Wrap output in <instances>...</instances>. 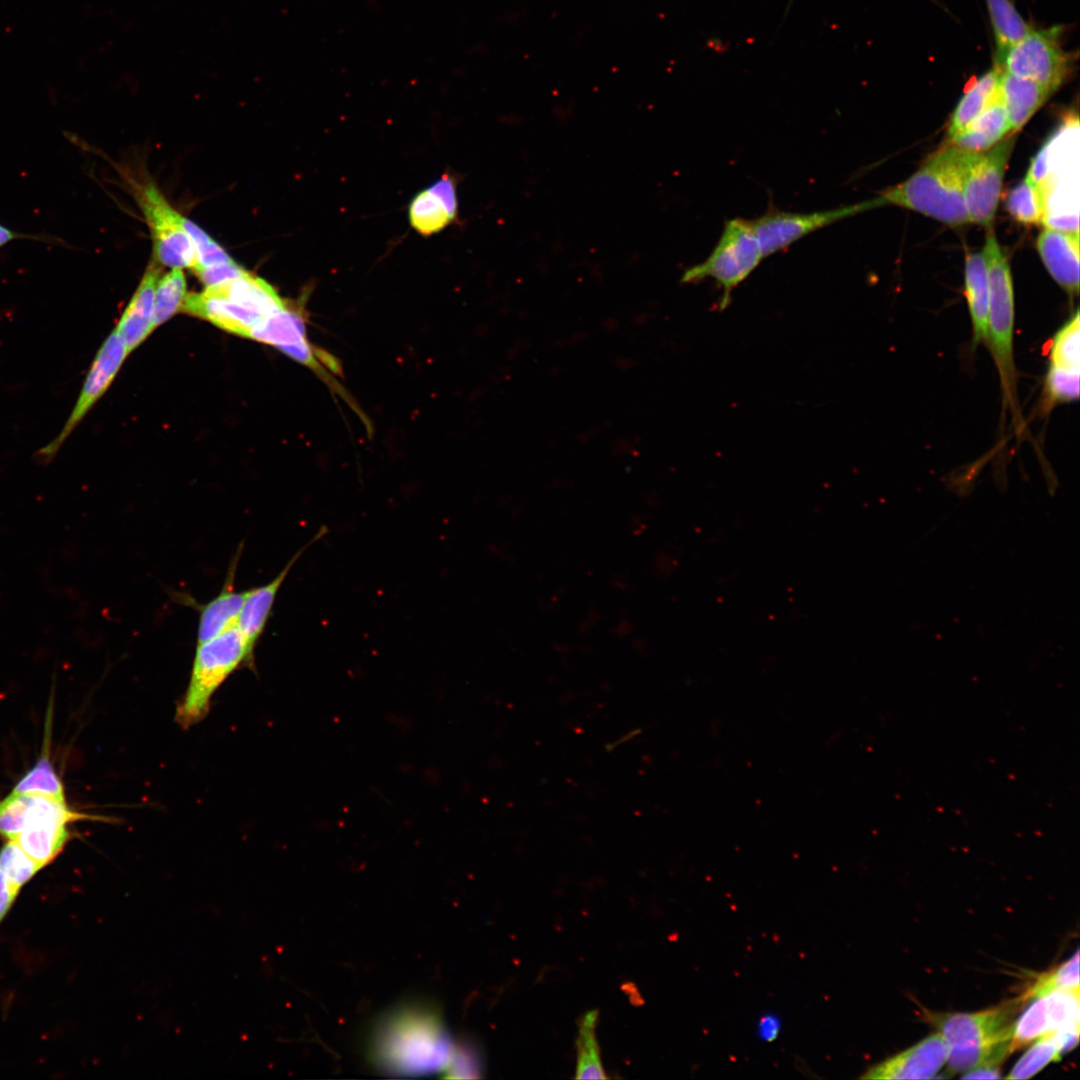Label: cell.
<instances>
[{"label":"cell","mask_w":1080,"mask_h":1080,"mask_svg":"<svg viewBox=\"0 0 1080 1080\" xmlns=\"http://www.w3.org/2000/svg\"><path fill=\"white\" fill-rule=\"evenodd\" d=\"M1034 999L1012 1026L1009 1041L1011 1053L1050 1033L1046 999L1044 996Z\"/></svg>","instance_id":"31"},{"label":"cell","mask_w":1080,"mask_h":1080,"mask_svg":"<svg viewBox=\"0 0 1080 1080\" xmlns=\"http://www.w3.org/2000/svg\"><path fill=\"white\" fill-rule=\"evenodd\" d=\"M19 891L20 890L13 887L0 872V923L12 908Z\"/></svg>","instance_id":"41"},{"label":"cell","mask_w":1080,"mask_h":1080,"mask_svg":"<svg viewBox=\"0 0 1080 1080\" xmlns=\"http://www.w3.org/2000/svg\"><path fill=\"white\" fill-rule=\"evenodd\" d=\"M1079 989V952L1051 971L1042 974L1027 991L1024 999L1047 995L1055 990Z\"/></svg>","instance_id":"35"},{"label":"cell","mask_w":1080,"mask_h":1080,"mask_svg":"<svg viewBox=\"0 0 1080 1080\" xmlns=\"http://www.w3.org/2000/svg\"><path fill=\"white\" fill-rule=\"evenodd\" d=\"M129 354L124 341L113 330L100 346L84 380L79 397L58 435L40 448L35 457L46 464L54 459L64 442L107 391Z\"/></svg>","instance_id":"8"},{"label":"cell","mask_w":1080,"mask_h":1080,"mask_svg":"<svg viewBox=\"0 0 1080 1080\" xmlns=\"http://www.w3.org/2000/svg\"><path fill=\"white\" fill-rule=\"evenodd\" d=\"M458 216L457 177L450 170L415 194L408 205L409 224L423 237L443 231Z\"/></svg>","instance_id":"12"},{"label":"cell","mask_w":1080,"mask_h":1080,"mask_svg":"<svg viewBox=\"0 0 1080 1080\" xmlns=\"http://www.w3.org/2000/svg\"><path fill=\"white\" fill-rule=\"evenodd\" d=\"M965 296L973 331L974 346L988 339L989 278L983 252L966 255L964 268Z\"/></svg>","instance_id":"22"},{"label":"cell","mask_w":1080,"mask_h":1080,"mask_svg":"<svg viewBox=\"0 0 1080 1080\" xmlns=\"http://www.w3.org/2000/svg\"><path fill=\"white\" fill-rule=\"evenodd\" d=\"M597 1011L587 1012L579 1021L577 1047V1079H605L596 1038Z\"/></svg>","instance_id":"26"},{"label":"cell","mask_w":1080,"mask_h":1080,"mask_svg":"<svg viewBox=\"0 0 1080 1080\" xmlns=\"http://www.w3.org/2000/svg\"><path fill=\"white\" fill-rule=\"evenodd\" d=\"M310 290L305 289L298 300H290L286 307L263 318L251 330L248 338L274 346L279 351L309 340L305 306Z\"/></svg>","instance_id":"19"},{"label":"cell","mask_w":1080,"mask_h":1080,"mask_svg":"<svg viewBox=\"0 0 1080 1080\" xmlns=\"http://www.w3.org/2000/svg\"><path fill=\"white\" fill-rule=\"evenodd\" d=\"M210 287H215L229 299L263 317L283 309L290 301L282 298L267 281L249 272L236 279Z\"/></svg>","instance_id":"23"},{"label":"cell","mask_w":1080,"mask_h":1080,"mask_svg":"<svg viewBox=\"0 0 1080 1080\" xmlns=\"http://www.w3.org/2000/svg\"><path fill=\"white\" fill-rule=\"evenodd\" d=\"M867 210V201L809 213L771 209L751 223L765 258L819 229Z\"/></svg>","instance_id":"11"},{"label":"cell","mask_w":1080,"mask_h":1080,"mask_svg":"<svg viewBox=\"0 0 1080 1080\" xmlns=\"http://www.w3.org/2000/svg\"><path fill=\"white\" fill-rule=\"evenodd\" d=\"M762 251L751 220L732 218L725 222L721 236L708 257L683 273L682 283L712 279L721 290L719 311L731 302L732 291L758 267Z\"/></svg>","instance_id":"4"},{"label":"cell","mask_w":1080,"mask_h":1080,"mask_svg":"<svg viewBox=\"0 0 1080 1080\" xmlns=\"http://www.w3.org/2000/svg\"><path fill=\"white\" fill-rule=\"evenodd\" d=\"M780 1029V1022L777 1017L768 1015L760 1019L759 1022V1035L766 1041L774 1040Z\"/></svg>","instance_id":"43"},{"label":"cell","mask_w":1080,"mask_h":1080,"mask_svg":"<svg viewBox=\"0 0 1080 1080\" xmlns=\"http://www.w3.org/2000/svg\"><path fill=\"white\" fill-rule=\"evenodd\" d=\"M183 226L195 249L196 263L193 267L194 271L233 261L222 246L194 222L184 216Z\"/></svg>","instance_id":"36"},{"label":"cell","mask_w":1080,"mask_h":1080,"mask_svg":"<svg viewBox=\"0 0 1080 1080\" xmlns=\"http://www.w3.org/2000/svg\"><path fill=\"white\" fill-rule=\"evenodd\" d=\"M1079 324V311L1076 310L1054 335L1049 347L1048 366L1080 371Z\"/></svg>","instance_id":"30"},{"label":"cell","mask_w":1080,"mask_h":1080,"mask_svg":"<svg viewBox=\"0 0 1080 1080\" xmlns=\"http://www.w3.org/2000/svg\"><path fill=\"white\" fill-rule=\"evenodd\" d=\"M42 867L16 840H8L0 850V872L16 889L26 885Z\"/></svg>","instance_id":"33"},{"label":"cell","mask_w":1080,"mask_h":1080,"mask_svg":"<svg viewBox=\"0 0 1080 1080\" xmlns=\"http://www.w3.org/2000/svg\"><path fill=\"white\" fill-rule=\"evenodd\" d=\"M30 795L12 793L0 800V837L16 840L25 827Z\"/></svg>","instance_id":"38"},{"label":"cell","mask_w":1080,"mask_h":1080,"mask_svg":"<svg viewBox=\"0 0 1080 1080\" xmlns=\"http://www.w3.org/2000/svg\"><path fill=\"white\" fill-rule=\"evenodd\" d=\"M1044 997L1050 1032L1079 1027V989L1055 990Z\"/></svg>","instance_id":"34"},{"label":"cell","mask_w":1080,"mask_h":1080,"mask_svg":"<svg viewBox=\"0 0 1080 1080\" xmlns=\"http://www.w3.org/2000/svg\"><path fill=\"white\" fill-rule=\"evenodd\" d=\"M207 320L229 333L248 338L251 330L265 317L229 299L215 287L187 294L181 310Z\"/></svg>","instance_id":"15"},{"label":"cell","mask_w":1080,"mask_h":1080,"mask_svg":"<svg viewBox=\"0 0 1080 1080\" xmlns=\"http://www.w3.org/2000/svg\"><path fill=\"white\" fill-rule=\"evenodd\" d=\"M1052 93L1035 81L1001 71L998 94L1005 107L1011 133L1020 130Z\"/></svg>","instance_id":"20"},{"label":"cell","mask_w":1080,"mask_h":1080,"mask_svg":"<svg viewBox=\"0 0 1080 1080\" xmlns=\"http://www.w3.org/2000/svg\"><path fill=\"white\" fill-rule=\"evenodd\" d=\"M328 532L326 526L318 532L287 562L284 568L268 583L248 590L240 610L236 627L243 637L247 648L254 655L256 645L263 634L272 614L277 593L300 556Z\"/></svg>","instance_id":"14"},{"label":"cell","mask_w":1080,"mask_h":1080,"mask_svg":"<svg viewBox=\"0 0 1080 1080\" xmlns=\"http://www.w3.org/2000/svg\"><path fill=\"white\" fill-rule=\"evenodd\" d=\"M974 154L951 143L945 145L904 182L868 200L870 208L896 205L949 226L969 222L964 183Z\"/></svg>","instance_id":"1"},{"label":"cell","mask_w":1080,"mask_h":1080,"mask_svg":"<svg viewBox=\"0 0 1080 1080\" xmlns=\"http://www.w3.org/2000/svg\"><path fill=\"white\" fill-rule=\"evenodd\" d=\"M137 198L150 228L153 256L157 262L172 269H193L196 263L195 249L183 226V216L171 207L152 183L143 185Z\"/></svg>","instance_id":"10"},{"label":"cell","mask_w":1080,"mask_h":1080,"mask_svg":"<svg viewBox=\"0 0 1080 1080\" xmlns=\"http://www.w3.org/2000/svg\"><path fill=\"white\" fill-rule=\"evenodd\" d=\"M246 272L247 271L239 266L234 260L225 264L202 268L195 271L206 287L236 279L243 276Z\"/></svg>","instance_id":"39"},{"label":"cell","mask_w":1080,"mask_h":1080,"mask_svg":"<svg viewBox=\"0 0 1080 1080\" xmlns=\"http://www.w3.org/2000/svg\"><path fill=\"white\" fill-rule=\"evenodd\" d=\"M1039 255L1052 278L1070 296L1079 292V231L1046 227L1037 238Z\"/></svg>","instance_id":"16"},{"label":"cell","mask_w":1080,"mask_h":1080,"mask_svg":"<svg viewBox=\"0 0 1080 1080\" xmlns=\"http://www.w3.org/2000/svg\"><path fill=\"white\" fill-rule=\"evenodd\" d=\"M159 276L157 263H151L115 328L129 353L153 331V306Z\"/></svg>","instance_id":"18"},{"label":"cell","mask_w":1080,"mask_h":1080,"mask_svg":"<svg viewBox=\"0 0 1080 1080\" xmlns=\"http://www.w3.org/2000/svg\"><path fill=\"white\" fill-rule=\"evenodd\" d=\"M1017 1001L973 1013L928 1014L948 1045L947 1071L964 1073L984 1062L1002 1063L1011 1054L1009 1041Z\"/></svg>","instance_id":"2"},{"label":"cell","mask_w":1080,"mask_h":1080,"mask_svg":"<svg viewBox=\"0 0 1080 1080\" xmlns=\"http://www.w3.org/2000/svg\"><path fill=\"white\" fill-rule=\"evenodd\" d=\"M1057 31L1033 29L998 56L997 67L1012 75L1035 81L1054 92L1071 70V60L1061 48Z\"/></svg>","instance_id":"7"},{"label":"cell","mask_w":1080,"mask_h":1080,"mask_svg":"<svg viewBox=\"0 0 1080 1080\" xmlns=\"http://www.w3.org/2000/svg\"><path fill=\"white\" fill-rule=\"evenodd\" d=\"M997 44V55L1017 43L1032 29L1011 0H986Z\"/></svg>","instance_id":"27"},{"label":"cell","mask_w":1080,"mask_h":1080,"mask_svg":"<svg viewBox=\"0 0 1080 1080\" xmlns=\"http://www.w3.org/2000/svg\"><path fill=\"white\" fill-rule=\"evenodd\" d=\"M1000 69L989 70L969 87L956 105L947 129L950 140L964 130L990 104L998 93Z\"/></svg>","instance_id":"24"},{"label":"cell","mask_w":1080,"mask_h":1080,"mask_svg":"<svg viewBox=\"0 0 1080 1080\" xmlns=\"http://www.w3.org/2000/svg\"><path fill=\"white\" fill-rule=\"evenodd\" d=\"M1011 133L1005 107L997 93L996 97L964 130L949 141L956 147L979 153L988 150Z\"/></svg>","instance_id":"21"},{"label":"cell","mask_w":1080,"mask_h":1080,"mask_svg":"<svg viewBox=\"0 0 1080 1080\" xmlns=\"http://www.w3.org/2000/svg\"><path fill=\"white\" fill-rule=\"evenodd\" d=\"M1079 370L1060 369L1048 366L1044 396L1047 406L1075 401L1079 397Z\"/></svg>","instance_id":"37"},{"label":"cell","mask_w":1080,"mask_h":1080,"mask_svg":"<svg viewBox=\"0 0 1080 1080\" xmlns=\"http://www.w3.org/2000/svg\"><path fill=\"white\" fill-rule=\"evenodd\" d=\"M1015 140V135L1010 134L988 150L974 154L964 183L969 222L991 229Z\"/></svg>","instance_id":"9"},{"label":"cell","mask_w":1080,"mask_h":1080,"mask_svg":"<svg viewBox=\"0 0 1080 1080\" xmlns=\"http://www.w3.org/2000/svg\"><path fill=\"white\" fill-rule=\"evenodd\" d=\"M989 278L988 339L1002 386L1012 397L1016 384L1013 357L1014 289L1011 269L993 230L988 229L983 248Z\"/></svg>","instance_id":"5"},{"label":"cell","mask_w":1080,"mask_h":1080,"mask_svg":"<svg viewBox=\"0 0 1080 1080\" xmlns=\"http://www.w3.org/2000/svg\"><path fill=\"white\" fill-rule=\"evenodd\" d=\"M30 807L24 829L16 838L22 849L42 868L62 852L70 833L67 825L76 821H111L70 809L65 800L30 795Z\"/></svg>","instance_id":"6"},{"label":"cell","mask_w":1080,"mask_h":1080,"mask_svg":"<svg viewBox=\"0 0 1080 1080\" xmlns=\"http://www.w3.org/2000/svg\"><path fill=\"white\" fill-rule=\"evenodd\" d=\"M253 662L254 655L237 627L197 644L189 683L176 708L177 724L188 729L202 721L221 684L242 664L253 665Z\"/></svg>","instance_id":"3"},{"label":"cell","mask_w":1080,"mask_h":1080,"mask_svg":"<svg viewBox=\"0 0 1080 1080\" xmlns=\"http://www.w3.org/2000/svg\"><path fill=\"white\" fill-rule=\"evenodd\" d=\"M186 295V279L181 268H173L159 278L154 297L153 330L181 310Z\"/></svg>","instance_id":"28"},{"label":"cell","mask_w":1080,"mask_h":1080,"mask_svg":"<svg viewBox=\"0 0 1080 1080\" xmlns=\"http://www.w3.org/2000/svg\"><path fill=\"white\" fill-rule=\"evenodd\" d=\"M238 556L239 552L231 562L223 587L217 596L205 604L186 599L193 603V607L199 612L197 644L206 642L236 627L240 610L248 593V590L236 591L234 588Z\"/></svg>","instance_id":"17"},{"label":"cell","mask_w":1080,"mask_h":1080,"mask_svg":"<svg viewBox=\"0 0 1080 1080\" xmlns=\"http://www.w3.org/2000/svg\"><path fill=\"white\" fill-rule=\"evenodd\" d=\"M948 1045L943 1036L933 1033L910 1048L871 1066L864 1079H930L946 1064Z\"/></svg>","instance_id":"13"},{"label":"cell","mask_w":1080,"mask_h":1080,"mask_svg":"<svg viewBox=\"0 0 1080 1080\" xmlns=\"http://www.w3.org/2000/svg\"><path fill=\"white\" fill-rule=\"evenodd\" d=\"M18 239H26L45 244L66 246L64 239L50 234H29L15 231L0 223V248Z\"/></svg>","instance_id":"40"},{"label":"cell","mask_w":1080,"mask_h":1080,"mask_svg":"<svg viewBox=\"0 0 1080 1080\" xmlns=\"http://www.w3.org/2000/svg\"><path fill=\"white\" fill-rule=\"evenodd\" d=\"M1009 215L1025 225L1044 223L1046 203L1039 185L1026 174L1008 193L1005 200Z\"/></svg>","instance_id":"25"},{"label":"cell","mask_w":1080,"mask_h":1080,"mask_svg":"<svg viewBox=\"0 0 1080 1080\" xmlns=\"http://www.w3.org/2000/svg\"><path fill=\"white\" fill-rule=\"evenodd\" d=\"M45 750L36 764L16 783L12 793L65 800L64 787Z\"/></svg>","instance_id":"29"},{"label":"cell","mask_w":1080,"mask_h":1080,"mask_svg":"<svg viewBox=\"0 0 1080 1080\" xmlns=\"http://www.w3.org/2000/svg\"><path fill=\"white\" fill-rule=\"evenodd\" d=\"M1061 1058L1059 1047L1052 1032L1040 1038L1017 1061L1006 1079H1029L1051 1062Z\"/></svg>","instance_id":"32"},{"label":"cell","mask_w":1080,"mask_h":1080,"mask_svg":"<svg viewBox=\"0 0 1080 1080\" xmlns=\"http://www.w3.org/2000/svg\"><path fill=\"white\" fill-rule=\"evenodd\" d=\"M1001 1063L998 1062H984L978 1066H975L961 1076L962 1079H999L1001 1078Z\"/></svg>","instance_id":"42"}]
</instances>
